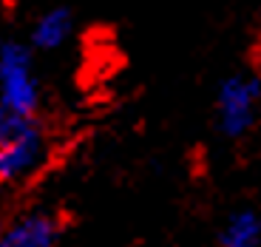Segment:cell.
<instances>
[{
  "instance_id": "obj_1",
  "label": "cell",
  "mask_w": 261,
  "mask_h": 247,
  "mask_svg": "<svg viewBox=\"0 0 261 247\" xmlns=\"http://www.w3.org/2000/svg\"><path fill=\"white\" fill-rule=\"evenodd\" d=\"M0 105L20 117H34L40 105V85L32 68V54L20 43L0 46Z\"/></svg>"
},
{
  "instance_id": "obj_2",
  "label": "cell",
  "mask_w": 261,
  "mask_h": 247,
  "mask_svg": "<svg viewBox=\"0 0 261 247\" xmlns=\"http://www.w3.org/2000/svg\"><path fill=\"white\" fill-rule=\"evenodd\" d=\"M261 100L258 80L250 77H230L219 88L216 111H219V128L227 137H242L247 134L250 125L255 122V108Z\"/></svg>"
},
{
  "instance_id": "obj_3",
  "label": "cell",
  "mask_w": 261,
  "mask_h": 247,
  "mask_svg": "<svg viewBox=\"0 0 261 247\" xmlns=\"http://www.w3.org/2000/svg\"><path fill=\"white\" fill-rule=\"evenodd\" d=\"M43 148L46 145H43V134L37 125L0 145V185L17 182L32 174L43 159Z\"/></svg>"
},
{
  "instance_id": "obj_4",
  "label": "cell",
  "mask_w": 261,
  "mask_h": 247,
  "mask_svg": "<svg viewBox=\"0 0 261 247\" xmlns=\"http://www.w3.org/2000/svg\"><path fill=\"white\" fill-rule=\"evenodd\" d=\"M60 239L57 216L46 210H34L14 219L9 228L0 230V247H54Z\"/></svg>"
},
{
  "instance_id": "obj_5",
  "label": "cell",
  "mask_w": 261,
  "mask_h": 247,
  "mask_svg": "<svg viewBox=\"0 0 261 247\" xmlns=\"http://www.w3.org/2000/svg\"><path fill=\"white\" fill-rule=\"evenodd\" d=\"M222 247H261V216L253 210H239L227 219L219 236Z\"/></svg>"
},
{
  "instance_id": "obj_6",
  "label": "cell",
  "mask_w": 261,
  "mask_h": 247,
  "mask_svg": "<svg viewBox=\"0 0 261 247\" xmlns=\"http://www.w3.org/2000/svg\"><path fill=\"white\" fill-rule=\"evenodd\" d=\"M68 32H71V12L68 9H51L37 20V26L32 32V43L37 48H57L65 43Z\"/></svg>"
},
{
  "instance_id": "obj_7",
  "label": "cell",
  "mask_w": 261,
  "mask_h": 247,
  "mask_svg": "<svg viewBox=\"0 0 261 247\" xmlns=\"http://www.w3.org/2000/svg\"><path fill=\"white\" fill-rule=\"evenodd\" d=\"M34 117H20L14 111H9L6 105H0V145L9 142V139L26 134L29 128H34Z\"/></svg>"
}]
</instances>
